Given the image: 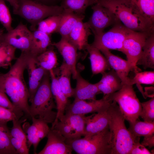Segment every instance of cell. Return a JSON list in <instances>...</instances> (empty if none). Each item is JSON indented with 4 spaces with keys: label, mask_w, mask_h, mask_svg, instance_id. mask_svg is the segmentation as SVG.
<instances>
[{
    "label": "cell",
    "mask_w": 154,
    "mask_h": 154,
    "mask_svg": "<svg viewBox=\"0 0 154 154\" xmlns=\"http://www.w3.org/2000/svg\"><path fill=\"white\" fill-rule=\"evenodd\" d=\"M32 55L30 51H21L9 71L5 74H0V90L9 96L16 108L29 115V91L24 73Z\"/></svg>",
    "instance_id": "obj_1"
},
{
    "label": "cell",
    "mask_w": 154,
    "mask_h": 154,
    "mask_svg": "<svg viewBox=\"0 0 154 154\" xmlns=\"http://www.w3.org/2000/svg\"><path fill=\"white\" fill-rule=\"evenodd\" d=\"M109 128L112 135V154H129L139 137L134 138L125 126L124 117L117 103L112 101L109 108Z\"/></svg>",
    "instance_id": "obj_2"
},
{
    "label": "cell",
    "mask_w": 154,
    "mask_h": 154,
    "mask_svg": "<svg viewBox=\"0 0 154 154\" xmlns=\"http://www.w3.org/2000/svg\"><path fill=\"white\" fill-rule=\"evenodd\" d=\"M49 72L44 77L31 102L29 116L40 118L48 123L52 124L56 116V109L50 88Z\"/></svg>",
    "instance_id": "obj_3"
},
{
    "label": "cell",
    "mask_w": 154,
    "mask_h": 154,
    "mask_svg": "<svg viewBox=\"0 0 154 154\" xmlns=\"http://www.w3.org/2000/svg\"><path fill=\"white\" fill-rule=\"evenodd\" d=\"M99 3L112 11L123 24L131 30L154 33V27L132 9L127 0H114Z\"/></svg>",
    "instance_id": "obj_4"
},
{
    "label": "cell",
    "mask_w": 154,
    "mask_h": 154,
    "mask_svg": "<svg viewBox=\"0 0 154 154\" xmlns=\"http://www.w3.org/2000/svg\"><path fill=\"white\" fill-rule=\"evenodd\" d=\"M66 143L78 154H112V135L109 128L92 136L72 140Z\"/></svg>",
    "instance_id": "obj_5"
},
{
    "label": "cell",
    "mask_w": 154,
    "mask_h": 154,
    "mask_svg": "<svg viewBox=\"0 0 154 154\" xmlns=\"http://www.w3.org/2000/svg\"><path fill=\"white\" fill-rule=\"evenodd\" d=\"M17 9L13 10L14 14L24 19L31 24L33 31L41 21L49 17L60 15L63 10L60 5H47L32 0H19Z\"/></svg>",
    "instance_id": "obj_6"
},
{
    "label": "cell",
    "mask_w": 154,
    "mask_h": 154,
    "mask_svg": "<svg viewBox=\"0 0 154 154\" xmlns=\"http://www.w3.org/2000/svg\"><path fill=\"white\" fill-rule=\"evenodd\" d=\"M133 86L123 84L119 90L103 96L109 101H114L117 103L125 119L129 123L138 120L142 109L141 103Z\"/></svg>",
    "instance_id": "obj_7"
},
{
    "label": "cell",
    "mask_w": 154,
    "mask_h": 154,
    "mask_svg": "<svg viewBox=\"0 0 154 154\" xmlns=\"http://www.w3.org/2000/svg\"><path fill=\"white\" fill-rule=\"evenodd\" d=\"M133 31L120 22L114 25L107 32L94 35V41L90 45L100 50L106 49L121 51L123 42Z\"/></svg>",
    "instance_id": "obj_8"
},
{
    "label": "cell",
    "mask_w": 154,
    "mask_h": 154,
    "mask_svg": "<svg viewBox=\"0 0 154 154\" xmlns=\"http://www.w3.org/2000/svg\"><path fill=\"white\" fill-rule=\"evenodd\" d=\"M88 116L65 113L63 117L52 124L51 128L58 130L66 139L72 140L84 136Z\"/></svg>",
    "instance_id": "obj_9"
},
{
    "label": "cell",
    "mask_w": 154,
    "mask_h": 154,
    "mask_svg": "<svg viewBox=\"0 0 154 154\" xmlns=\"http://www.w3.org/2000/svg\"><path fill=\"white\" fill-rule=\"evenodd\" d=\"M92 15L87 23L94 35L104 32V29L121 22L109 9L97 3L92 7Z\"/></svg>",
    "instance_id": "obj_10"
},
{
    "label": "cell",
    "mask_w": 154,
    "mask_h": 154,
    "mask_svg": "<svg viewBox=\"0 0 154 154\" xmlns=\"http://www.w3.org/2000/svg\"><path fill=\"white\" fill-rule=\"evenodd\" d=\"M152 34L133 31L123 42L121 52L126 55L127 60L138 72L141 70L137 66V62L141 56L146 39Z\"/></svg>",
    "instance_id": "obj_11"
},
{
    "label": "cell",
    "mask_w": 154,
    "mask_h": 154,
    "mask_svg": "<svg viewBox=\"0 0 154 154\" xmlns=\"http://www.w3.org/2000/svg\"><path fill=\"white\" fill-rule=\"evenodd\" d=\"M32 36V32L21 22L15 28L4 33L1 41L21 51H30Z\"/></svg>",
    "instance_id": "obj_12"
},
{
    "label": "cell",
    "mask_w": 154,
    "mask_h": 154,
    "mask_svg": "<svg viewBox=\"0 0 154 154\" xmlns=\"http://www.w3.org/2000/svg\"><path fill=\"white\" fill-rule=\"evenodd\" d=\"M112 101H109L105 97L100 100H74L67 106L65 113L73 114L84 115L92 113H98L108 109Z\"/></svg>",
    "instance_id": "obj_13"
},
{
    "label": "cell",
    "mask_w": 154,
    "mask_h": 154,
    "mask_svg": "<svg viewBox=\"0 0 154 154\" xmlns=\"http://www.w3.org/2000/svg\"><path fill=\"white\" fill-rule=\"evenodd\" d=\"M47 141L38 154H71L72 150L66 142V138L57 130L50 128L46 137Z\"/></svg>",
    "instance_id": "obj_14"
},
{
    "label": "cell",
    "mask_w": 154,
    "mask_h": 154,
    "mask_svg": "<svg viewBox=\"0 0 154 154\" xmlns=\"http://www.w3.org/2000/svg\"><path fill=\"white\" fill-rule=\"evenodd\" d=\"M108 61L111 68L116 72L121 81L122 84H130L131 78L128 76L129 72H138L133 65L127 60L112 53L106 49L100 50Z\"/></svg>",
    "instance_id": "obj_15"
},
{
    "label": "cell",
    "mask_w": 154,
    "mask_h": 154,
    "mask_svg": "<svg viewBox=\"0 0 154 154\" xmlns=\"http://www.w3.org/2000/svg\"><path fill=\"white\" fill-rule=\"evenodd\" d=\"M32 123L29 125L26 130L27 145L29 149L33 147L34 154H37V146L40 141L46 137L50 130L48 123L43 120L35 117H31Z\"/></svg>",
    "instance_id": "obj_16"
},
{
    "label": "cell",
    "mask_w": 154,
    "mask_h": 154,
    "mask_svg": "<svg viewBox=\"0 0 154 154\" xmlns=\"http://www.w3.org/2000/svg\"><path fill=\"white\" fill-rule=\"evenodd\" d=\"M52 45L57 48L62 55L63 62L70 69L73 78L76 79L78 73L76 68L77 48L67 39L62 37L59 42Z\"/></svg>",
    "instance_id": "obj_17"
},
{
    "label": "cell",
    "mask_w": 154,
    "mask_h": 154,
    "mask_svg": "<svg viewBox=\"0 0 154 154\" xmlns=\"http://www.w3.org/2000/svg\"><path fill=\"white\" fill-rule=\"evenodd\" d=\"M110 117L109 108L88 116L84 137L90 136L108 129Z\"/></svg>",
    "instance_id": "obj_18"
},
{
    "label": "cell",
    "mask_w": 154,
    "mask_h": 154,
    "mask_svg": "<svg viewBox=\"0 0 154 154\" xmlns=\"http://www.w3.org/2000/svg\"><path fill=\"white\" fill-rule=\"evenodd\" d=\"M33 55L29 60L26 69L29 75V101L31 102L45 75L49 72L38 65Z\"/></svg>",
    "instance_id": "obj_19"
},
{
    "label": "cell",
    "mask_w": 154,
    "mask_h": 154,
    "mask_svg": "<svg viewBox=\"0 0 154 154\" xmlns=\"http://www.w3.org/2000/svg\"><path fill=\"white\" fill-rule=\"evenodd\" d=\"M51 82L50 88L52 93L56 104L57 115L56 118L52 124L60 119L65 113L66 109L69 104L67 98L63 92L53 70L49 71Z\"/></svg>",
    "instance_id": "obj_20"
},
{
    "label": "cell",
    "mask_w": 154,
    "mask_h": 154,
    "mask_svg": "<svg viewBox=\"0 0 154 154\" xmlns=\"http://www.w3.org/2000/svg\"><path fill=\"white\" fill-rule=\"evenodd\" d=\"M79 21L73 29L67 39L80 50L86 49L89 44L88 39L92 34L87 22Z\"/></svg>",
    "instance_id": "obj_21"
},
{
    "label": "cell",
    "mask_w": 154,
    "mask_h": 154,
    "mask_svg": "<svg viewBox=\"0 0 154 154\" xmlns=\"http://www.w3.org/2000/svg\"><path fill=\"white\" fill-rule=\"evenodd\" d=\"M76 79L77 82L74 88V100H95L96 95L101 93L96 83H90L82 78L78 72Z\"/></svg>",
    "instance_id": "obj_22"
},
{
    "label": "cell",
    "mask_w": 154,
    "mask_h": 154,
    "mask_svg": "<svg viewBox=\"0 0 154 154\" xmlns=\"http://www.w3.org/2000/svg\"><path fill=\"white\" fill-rule=\"evenodd\" d=\"M101 74V80L96 84L100 91L104 94V96L115 92L122 88L123 85L121 80L114 69Z\"/></svg>",
    "instance_id": "obj_23"
},
{
    "label": "cell",
    "mask_w": 154,
    "mask_h": 154,
    "mask_svg": "<svg viewBox=\"0 0 154 154\" xmlns=\"http://www.w3.org/2000/svg\"><path fill=\"white\" fill-rule=\"evenodd\" d=\"M84 17V15H80L70 10L63 9L57 33H59L62 37L67 39L77 23L83 20Z\"/></svg>",
    "instance_id": "obj_24"
},
{
    "label": "cell",
    "mask_w": 154,
    "mask_h": 154,
    "mask_svg": "<svg viewBox=\"0 0 154 154\" xmlns=\"http://www.w3.org/2000/svg\"><path fill=\"white\" fill-rule=\"evenodd\" d=\"M90 54L92 71L93 74H102L107 70H110L109 62L98 49L89 44L86 49Z\"/></svg>",
    "instance_id": "obj_25"
},
{
    "label": "cell",
    "mask_w": 154,
    "mask_h": 154,
    "mask_svg": "<svg viewBox=\"0 0 154 154\" xmlns=\"http://www.w3.org/2000/svg\"><path fill=\"white\" fill-rule=\"evenodd\" d=\"M132 9L154 27V0H127Z\"/></svg>",
    "instance_id": "obj_26"
},
{
    "label": "cell",
    "mask_w": 154,
    "mask_h": 154,
    "mask_svg": "<svg viewBox=\"0 0 154 154\" xmlns=\"http://www.w3.org/2000/svg\"><path fill=\"white\" fill-rule=\"evenodd\" d=\"M58 82L64 94L68 98L74 96V89L71 87L70 82L72 75L69 68L64 62L58 68L53 70Z\"/></svg>",
    "instance_id": "obj_27"
},
{
    "label": "cell",
    "mask_w": 154,
    "mask_h": 154,
    "mask_svg": "<svg viewBox=\"0 0 154 154\" xmlns=\"http://www.w3.org/2000/svg\"><path fill=\"white\" fill-rule=\"evenodd\" d=\"M30 52L36 56L45 51L52 44L50 35L37 29L32 32Z\"/></svg>",
    "instance_id": "obj_28"
},
{
    "label": "cell",
    "mask_w": 154,
    "mask_h": 154,
    "mask_svg": "<svg viewBox=\"0 0 154 154\" xmlns=\"http://www.w3.org/2000/svg\"><path fill=\"white\" fill-rule=\"evenodd\" d=\"M142 65L143 68H154V33L149 35L146 39L142 51L137 65Z\"/></svg>",
    "instance_id": "obj_29"
},
{
    "label": "cell",
    "mask_w": 154,
    "mask_h": 154,
    "mask_svg": "<svg viewBox=\"0 0 154 154\" xmlns=\"http://www.w3.org/2000/svg\"><path fill=\"white\" fill-rule=\"evenodd\" d=\"M35 61L38 65L48 71L56 68L58 64L56 55L51 48L35 56Z\"/></svg>",
    "instance_id": "obj_30"
},
{
    "label": "cell",
    "mask_w": 154,
    "mask_h": 154,
    "mask_svg": "<svg viewBox=\"0 0 154 154\" xmlns=\"http://www.w3.org/2000/svg\"><path fill=\"white\" fill-rule=\"evenodd\" d=\"M7 124L0 121V154H17L11 144L10 130Z\"/></svg>",
    "instance_id": "obj_31"
},
{
    "label": "cell",
    "mask_w": 154,
    "mask_h": 154,
    "mask_svg": "<svg viewBox=\"0 0 154 154\" xmlns=\"http://www.w3.org/2000/svg\"><path fill=\"white\" fill-rule=\"evenodd\" d=\"M129 123L128 129L134 138L154 134V121L149 122L137 120Z\"/></svg>",
    "instance_id": "obj_32"
},
{
    "label": "cell",
    "mask_w": 154,
    "mask_h": 154,
    "mask_svg": "<svg viewBox=\"0 0 154 154\" xmlns=\"http://www.w3.org/2000/svg\"><path fill=\"white\" fill-rule=\"evenodd\" d=\"M60 6L64 9L84 15L86 8L97 3L96 0H61Z\"/></svg>",
    "instance_id": "obj_33"
},
{
    "label": "cell",
    "mask_w": 154,
    "mask_h": 154,
    "mask_svg": "<svg viewBox=\"0 0 154 154\" xmlns=\"http://www.w3.org/2000/svg\"><path fill=\"white\" fill-rule=\"evenodd\" d=\"M16 48L7 43L0 42V67L7 68L11 65V62L16 59Z\"/></svg>",
    "instance_id": "obj_34"
},
{
    "label": "cell",
    "mask_w": 154,
    "mask_h": 154,
    "mask_svg": "<svg viewBox=\"0 0 154 154\" xmlns=\"http://www.w3.org/2000/svg\"><path fill=\"white\" fill-rule=\"evenodd\" d=\"M61 19V14L48 17L39 23L37 29L50 35L57 33Z\"/></svg>",
    "instance_id": "obj_35"
},
{
    "label": "cell",
    "mask_w": 154,
    "mask_h": 154,
    "mask_svg": "<svg viewBox=\"0 0 154 154\" xmlns=\"http://www.w3.org/2000/svg\"><path fill=\"white\" fill-rule=\"evenodd\" d=\"M26 120V119L21 118L19 120L13 121V126L10 131L12 137L27 146L26 135L21 126L22 123Z\"/></svg>",
    "instance_id": "obj_36"
},
{
    "label": "cell",
    "mask_w": 154,
    "mask_h": 154,
    "mask_svg": "<svg viewBox=\"0 0 154 154\" xmlns=\"http://www.w3.org/2000/svg\"><path fill=\"white\" fill-rule=\"evenodd\" d=\"M24 112L21 110H15L0 106V121L7 123L9 121L20 119Z\"/></svg>",
    "instance_id": "obj_37"
},
{
    "label": "cell",
    "mask_w": 154,
    "mask_h": 154,
    "mask_svg": "<svg viewBox=\"0 0 154 154\" xmlns=\"http://www.w3.org/2000/svg\"><path fill=\"white\" fill-rule=\"evenodd\" d=\"M154 83V71L135 73L134 76L131 78L130 82V84L132 85L135 84L153 85Z\"/></svg>",
    "instance_id": "obj_38"
},
{
    "label": "cell",
    "mask_w": 154,
    "mask_h": 154,
    "mask_svg": "<svg viewBox=\"0 0 154 154\" xmlns=\"http://www.w3.org/2000/svg\"><path fill=\"white\" fill-rule=\"evenodd\" d=\"M142 109L140 114L145 121L151 122L154 121V98L141 103Z\"/></svg>",
    "instance_id": "obj_39"
},
{
    "label": "cell",
    "mask_w": 154,
    "mask_h": 154,
    "mask_svg": "<svg viewBox=\"0 0 154 154\" xmlns=\"http://www.w3.org/2000/svg\"><path fill=\"white\" fill-rule=\"evenodd\" d=\"M12 21L9 8L4 0H0V22L7 32L13 29L11 26Z\"/></svg>",
    "instance_id": "obj_40"
},
{
    "label": "cell",
    "mask_w": 154,
    "mask_h": 154,
    "mask_svg": "<svg viewBox=\"0 0 154 154\" xmlns=\"http://www.w3.org/2000/svg\"><path fill=\"white\" fill-rule=\"evenodd\" d=\"M11 144L15 149L17 153L19 154H28L29 153V149L27 146L22 143L11 136Z\"/></svg>",
    "instance_id": "obj_41"
},
{
    "label": "cell",
    "mask_w": 154,
    "mask_h": 154,
    "mask_svg": "<svg viewBox=\"0 0 154 154\" xmlns=\"http://www.w3.org/2000/svg\"><path fill=\"white\" fill-rule=\"evenodd\" d=\"M151 154L145 146L140 143L139 141L135 142L133 145L129 154Z\"/></svg>",
    "instance_id": "obj_42"
},
{
    "label": "cell",
    "mask_w": 154,
    "mask_h": 154,
    "mask_svg": "<svg viewBox=\"0 0 154 154\" xmlns=\"http://www.w3.org/2000/svg\"><path fill=\"white\" fill-rule=\"evenodd\" d=\"M0 106L15 110H21L16 108L7 97L6 94L0 90Z\"/></svg>",
    "instance_id": "obj_43"
},
{
    "label": "cell",
    "mask_w": 154,
    "mask_h": 154,
    "mask_svg": "<svg viewBox=\"0 0 154 154\" xmlns=\"http://www.w3.org/2000/svg\"><path fill=\"white\" fill-rule=\"evenodd\" d=\"M141 144L149 149L154 146V134L144 137Z\"/></svg>",
    "instance_id": "obj_44"
},
{
    "label": "cell",
    "mask_w": 154,
    "mask_h": 154,
    "mask_svg": "<svg viewBox=\"0 0 154 154\" xmlns=\"http://www.w3.org/2000/svg\"><path fill=\"white\" fill-rule=\"evenodd\" d=\"M37 2L47 5H55L61 0H32Z\"/></svg>",
    "instance_id": "obj_45"
},
{
    "label": "cell",
    "mask_w": 154,
    "mask_h": 154,
    "mask_svg": "<svg viewBox=\"0 0 154 154\" xmlns=\"http://www.w3.org/2000/svg\"><path fill=\"white\" fill-rule=\"evenodd\" d=\"M13 7V10L17 9L18 6V1L19 0H6Z\"/></svg>",
    "instance_id": "obj_46"
},
{
    "label": "cell",
    "mask_w": 154,
    "mask_h": 154,
    "mask_svg": "<svg viewBox=\"0 0 154 154\" xmlns=\"http://www.w3.org/2000/svg\"><path fill=\"white\" fill-rule=\"evenodd\" d=\"M4 33V30L2 29H0V42L1 41L2 38Z\"/></svg>",
    "instance_id": "obj_47"
},
{
    "label": "cell",
    "mask_w": 154,
    "mask_h": 154,
    "mask_svg": "<svg viewBox=\"0 0 154 154\" xmlns=\"http://www.w3.org/2000/svg\"><path fill=\"white\" fill-rule=\"evenodd\" d=\"M114 0H96L97 3H101L110 1Z\"/></svg>",
    "instance_id": "obj_48"
}]
</instances>
